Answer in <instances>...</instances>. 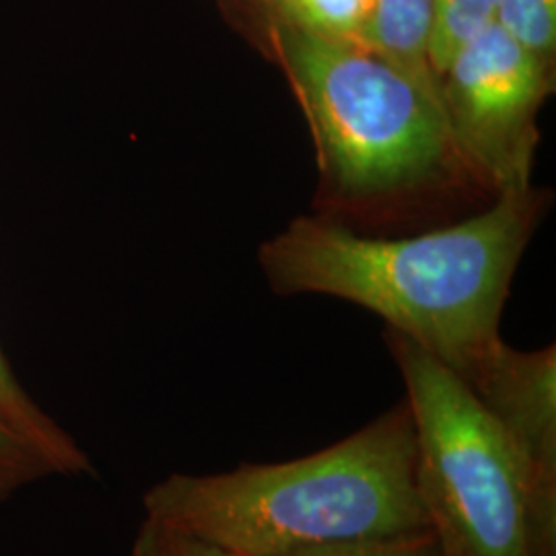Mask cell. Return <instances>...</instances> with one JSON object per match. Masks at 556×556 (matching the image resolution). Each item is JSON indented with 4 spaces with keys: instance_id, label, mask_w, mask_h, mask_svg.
<instances>
[{
    "instance_id": "obj_12",
    "label": "cell",
    "mask_w": 556,
    "mask_h": 556,
    "mask_svg": "<svg viewBox=\"0 0 556 556\" xmlns=\"http://www.w3.org/2000/svg\"><path fill=\"white\" fill-rule=\"evenodd\" d=\"M54 475L46 457L0 418V498Z\"/></svg>"
},
{
    "instance_id": "obj_11",
    "label": "cell",
    "mask_w": 556,
    "mask_h": 556,
    "mask_svg": "<svg viewBox=\"0 0 556 556\" xmlns=\"http://www.w3.org/2000/svg\"><path fill=\"white\" fill-rule=\"evenodd\" d=\"M497 21L540 56L553 52L556 41V0H501Z\"/></svg>"
},
{
    "instance_id": "obj_7",
    "label": "cell",
    "mask_w": 556,
    "mask_h": 556,
    "mask_svg": "<svg viewBox=\"0 0 556 556\" xmlns=\"http://www.w3.org/2000/svg\"><path fill=\"white\" fill-rule=\"evenodd\" d=\"M435 0H376L358 43L392 62L443 105L431 66Z\"/></svg>"
},
{
    "instance_id": "obj_8",
    "label": "cell",
    "mask_w": 556,
    "mask_h": 556,
    "mask_svg": "<svg viewBox=\"0 0 556 556\" xmlns=\"http://www.w3.org/2000/svg\"><path fill=\"white\" fill-rule=\"evenodd\" d=\"M0 418L46 457L54 475L79 477V475L93 472L89 456L83 452L79 443L71 438L54 418L46 415L40 404L21 386L2 349H0Z\"/></svg>"
},
{
    "instance_id": "obj_6",
    "label": "cell",
    "mask_w": 556,
    "mask_h": 556,
    "mask_svg": "<svg viewBox=\"0 0 556 556\" xmlns=\"http://www.w3.org/2000/svg\"><path fill=\"white\" fill-rule=\"evenodd\" d=\"M514 445L538 489L556 501L555 349L495 351L462 378Z\"/></svg>"
},
{
    "instance_id": "obj_13",
    "label": "cell",
    "mask_w": 556,
    "mask_h": 556,
    "mask_svg": "<svg viewBox=\"0 0 556 556\" xmlns=\"http://www.w3.org/2000/svg\"><path fill=\"white\" fill-rule=\"evenodd\" d=\"M132 556H236L217 544L194 536L186 530L144 519L139 534L135 538Z\"/></svg>"
},
{
    "instance_id": "obj_4",
    "label": "cell",
    "mask_w": 556,
    "mask_h": 556,
    "mask_svg": "<svg viewBox=\"0 0 556 556\" xmlns=\"http://www.w3.org/2000/svg\"><path fill=\"white\" fill-rule=\"evenodd\" d=\"M277 41L324 157L346 190H390L443 161L454 140L445 108L392 62L357 41L289 23Z\"/></svg>"
},
{
    "instance_id": "obj_2",
    "label": "cell",
    "mask_w": 556,
    "mask_h": 556,
    "mask_svg": "<svg viewBox=\"0 0 556 556\" xmlns=\"http://www.w3.org/2000/svg\"><path fill=\"white\" fill-rule=\"evenodd\" d=\"M526 236L521 190L456 227L408 239L358 238L301 219L266 245L282 291L358 303L466 378L498 342V318Z\"/></svg>"
},
{
    "instance_id": "obj_5",
    "label": "cell",
    "mask_w": 556,
    "mask_h": 556,
    "mask_svg": "<svg viewBox=\"0 0 556 556\" xmlns=\"http://www.w3.org/2000/svg\"><path fill=\"white\" fill-rule=\"evenodd\" d=\"M441 91L452 139L507 188L523 190L532 119L546 91L544 56L497 20L457 48Z\"/></svg>"
},
{
    "instance_id": "obj_14",
    "label": "cell",
    "mask_w": 556,
    "mask_h": 556,
    "mask_svg": "<svg viewBox=\"0 0 556 556\" xmlns=\"http://www.w3.org/2000/svg\"><path fill=\"white\" fill-rule=\"evenodd\" d=\"M291 556H439V548L431 532H418L408 536L314 548Z\"/></svg>"
},
{
    "instance_id": "obj_3",
    "label": "cell",
    "mask_w": 556,
    "mask_h": 556,
    "mask_svg": "<svg viewBox=\"0 0 556 556\" xmlns=\"http://www.w3.org/2000/svg\"><path fill=\"white\" fill-rule=\"evenodd\" d=\"M417 438V486L439 556H556V501L536 486L472 388L396 338Z\"/></svg>"
},
{
    "instance_id": "obj_10",
    "label": "cell",
    "mask_w": 556,
    "mask_h": 556,
    "mask_svg": "<svg viewBox=\"0 0 556 556\" xmlns=\"http://www.w3.org/2000/svg\"><path fill=\"white\" fill-rule=\"evenodd\" d=\"M501 0H435L431 66L443 75L464 41L497 20Z\"/></svg>"
},
{
    "instance_id": "obj_9",
    "label": "cell",
    "mask_w": 556,
    "mask_h": 556,
    "mask_svg": "<svg viewBox=\"0 0 556 556\" xmlns=\"http://www.w3.org/2000/svg\"><path fill=\"white\" fill-rule=\"evenodd\" d=\"M285 23L330 40L357 41L376 0H278Z\"/></svg>"
},
{
    "instance_id": "obj_1",
    "label": "cell",
    "mask_w": 556,
    "mask_h": 556,
    "mask_svg": "<svg viewBox=\"0 0 556 556\" xmlns=\"http://www.w3.org/2000/svg\"><path fill=\"white\" fill-rule=\"evenodd\" d=\"M142 505L149 519L236 556H291L431 532L406 402L312 456L241 464L223 475H172L144 493Z\"/></svg>"
}]
</instances>
